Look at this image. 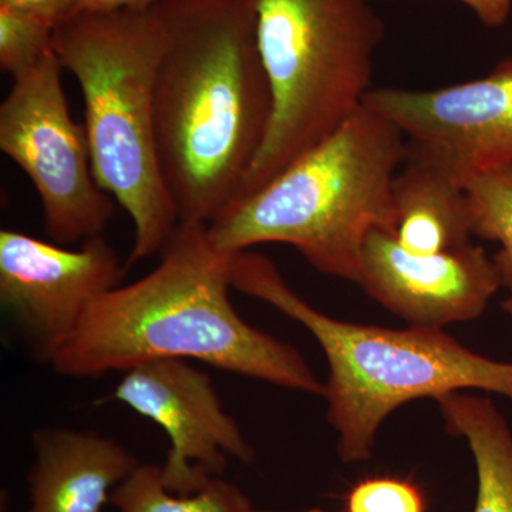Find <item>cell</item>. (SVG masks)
Listing matches in <instances>:
<instances>
[{
  "label": "cell",
  "instance_id": "cell-1",
  "mask_svg": "<svg viewBox=\"0 0 512 512\" xmlns=\"http://www.w3.org/2000/svg\"><path fill=\"white\" fill-rule=\"evenodd\" d=\"M164 46L154 124L180 224L210 225L238 201L264 146L272 94L251 0H158Z\"/></svg>",
  "mask_w": 512,
  "mask_h": 512
},
{
  "label": "cell",
  "instance_id": "cell-16",
  "mask_svg": "<svg viewBox=\"0 0 512 512\" xmlns=\"http://www.w3.org/2000/svg\"><path fill=\"white\" fill-rule=\"evenodd\" d=\"M474 237L498 242L493 256L501 286L512 296V163L491 168L468 178Z\"/></svg>",
  "mask_w": 512,
  "mask_h": 512
},
{
  "label": "cell",
  "instance_id": "cell-10",
  "mask_svg": "<svg viewBox=\"0 0 512 512\" xmlns=\"http://www.w3.org/2000/svg\"><path fill=\"white\" fill-rule=\"evenodd\" d=\"M114 399L153 420L170 437L163 467L171 493H198L221 477L228 457L254 460V448L227 412L211 377L188 360H153L124 373Z\"/></svg>",
  "mask_w": 512,
  "mask_h": 512
},
{
  "label": "cell",
  "instance_id": "cell-22",
  "mask_svg": "<svg viewBox=\"0 0 512 512\" xmlns=\"http://www.w3.org/2000/svg\"><path fill=\"white\" fill-rule=\"evenodd\" d=\"M504 312L507 313L508 316L512 319V296L510 298L505 299L503 302Z\"/></svg>",
  "mask_w": 512,
  "mask_h": 512
},
{
  "label": "cell",
  "instance_id": "cell-12",
  "mask_svg": "<svg viewBox=\"0 0 512 512\" xmlns=\"http://www.w3.org/2000/svg\"><path fill=\"white\" fill-rule=\"evenodd\" d=\"M32 443L28 512H100L138 466L121 444L94 431L46 427Z\"/></svg>",
  "mask_w": 512,
  "mask_h": 512
},
{
  "label": "cell",
  "instance_id": "cell-4",
  "mask_svg": "<svg viewBox=\"0 0 512 512\" xmlns=\"http://www.w3.org/2000/svg\"><path fill=\"white\" fill-rule=\"evenodd\" d=\"M231 286L301 323L319 343L329 365L326 417L345 463L370 458L384 421L413 400L478 389L512 403V363L478 355L443 329L379 328L325 315L293 292L271 259L251 249L232 258Z\"/></svg>",
  "mask_w": 512,
  "mask_h": 512
},
{
  "label": "cell",
  "instance_id": "cell-13",
  "mask_svg": "<svg viewBox=\"0 0 512 512\" xmlns=\"http://www.w3.org/2000/svg\"><path fill=\"white\" fill-rule=\"evenodd\" d=\"M394 239L416 255L471 244L473 221L466 187L419 161L406 160L393 183Z\"/></svg>",
  "mask_w": 512,
  "mask_h": 512
},
{
  "label": "cell",
  "instance_id": "cell-2",
  "mask_svg": "<svg viewBox=\"0 0 512 512\" xmlns=\"http://www.w3.org/2000/svg\"><path fill=\"white\" fill-rule=\"evenodd\" d=\"M234 255L208 225L178 224L150 274L104 293L50 365L94 379L153 360H195L235 375L322 396L298 349L248 325L229 299Z\"/></svg>",
  "mask_w": 512,
  "mask_h": 512
},
{
  "label": "cell",
  "instance_id": "cell-20",
  "mask_svg": "<svg viewBox=\"0 0 512 512\" xmlns=\"http://www.w3.org/2000/svg\"><path fill=\"white\" fill-rule=\"evenodd\" d=\"M457 2L473 10L485 28H501L510 19L512 0H457Z\"/></svg>",
  "mask_w": 512,
  "mask_h": 512
},
{
  "label": "cell",
  "instance_id": "cell-9",
  "mask_svg": "<svg viewBox=\"0 0 512 512\" xmlns=\"http://www.w3.org/2000/svg\"><path fill=\"white\" fill-rule=\"evenodd\" d=\"M124 274L126 266L103 235L72 251L0 231V303L43 362L52 363L90 306L120 286Z\"/></svg>",
  "mask_w": 512,
  "mask_h": 512
},
{
  "label": "cell",
  "instance_id": "cell-21",
  "mask_svg": "<svg viewBox=\"0 0 512 512\" xmlns=\"http://www.w3.org/2000/svg\"><path fill=\"white\" fill-rule=\"evenodd\" d=\"M158 0H82V12H113L123 9L150 8Z\"/></svg>",
  "mask_w": 512,
  "mask_h": 512
},
{
  "label": "cell",
  "instance_id": "cell-11",
  "mask_svg": "<svg viewBox=\"0 0 512 512\" xmlns=\"http://www.w3.org/2000/svg\"><path fill=\"white\" fill-rule=\"evenodd\" d=\"M356 284L410 326L431 329L480 318L503 288L483 247L416 255L384 231L366 239Z\"/></svg>",
  "mask_w": 512,
  "mask_h": 512
},
{
  "label": "cell",
  "instance_id": "cell-8",
  "mask_svg": "<svg viewBox=\"0 0 512 512\" xmlns=\"http://www.w3.org/2000/svg\"><path fill=\"white\" fill-rule=\"evenodd\" d=\"M363 106L402 130L407 160L463 185L512 163V59L480 79L440 89L373 87Z\"/></svg>",
  "mask_w": 512,
  "mask_h": 512
},
{
  "label": "cell",
  "instance_id": "cell-5",
  "mask_svg": "<svg viewBox=\"0 0 512 512\" xmlns=\"http://www.w3.org/2000/svg\"><path fill=\"white\" fill-rule=\"evenodd\" d=\"M163 46L157 3L80 12L55 29L57 59L82 92L83 127L97 183L133 221L128 264L160 254L180 224L161 174L154 124Z\"/></svg>",
  "mask_w": 512,
  "mask_h": 512
},
{
  "label": "cell",
  "instance_id": "cell-7",
  "mask_svg": "<svg viewBox=\"0 0 512 512\" xmlns=\"http://www.w3.org/2000/svg\"><path fill=\"white\" fill-rule=\"evenodd\" d=\"M56 53L13 79L0 106V150L33 184L57 245L99 237L114 198L97 183L83 126L70 116Z\"/></svg>",
  "mask_w": 512,
  "mask_h": 512
},
{
  "label": "cell",
  "instance_id": "cell-18",
  "mask_svg": "<svg viewBox=\"0 0 512 512\" xmlns=\"http://www.w3.org/2000/svg\"><path fill=\"white\" fill-rule=\"evenodd\" d=\"M345 512H426V500L420 488L410 481L367 478L346 495Z\"/></svg>",
  "mask_w": 512,
  "mask_h": 512
},
{
  "label": "cell",
  "instance_id": "cell-14",
  "mask_svg": "<svg viewBox=\"0 0 512 512\" xmlns=\"http://www.w3.org/2000/svg\"><path fill=\"white\" fill-rule=\"evenodd\" d=\"M451 436L466 439L476 463L473 512H512V430L493 400L453 392L434 400Z\"/></svg>",
  "mask_w": 512,
  "mask_h": 512
},
{
  "label": "cell",
  "instance_id": "cell-3",
  "mask_svg": "<svg viewBox=\"0 0 512 512\" xmlns=\"http://www.w3.org/2000/svg\"><path fill=\"white\" fill-rule=\"evenodd\" d=\"M406 160L402 130L363 106L208 225L212 245L228 255L291 245L322 274L356 284L369 235L394 237L393 183Z\"/></svg>",
  "mask_w": 512,
  "mask_h": 512
},
{
  "label": "cell",
  "instance_id": "cell-15",
  "mask_svg": "<svg viewBox=\"0 0 512 512\" xmlns=\"http://www.w3.org/2000/svg\"><path fill=\"white\" fill-rule=\"evenodd\" d=\"M119 512H245L247 495L222 478H212L201 491L174 497L163 481V467L138 464L110 495Z\"/></svg>",
  "mask_w": 512,
  "mask_h": 512
},
{
  "label": "cell",
  "instance_id": "cell-17",
  "mask_svg": "<svg viewBox=\"0 0 512 512\" xmlns=\"http://www.w3.org/2000/svg\"><path fill=\"white\" fill-rule=\"evenodd\" d=\"M55 29L45 19L0 5V69L13 79L35 69L55 52Z\"/></svg>",
  "mask_w": 512,
  "mask_h": 512
},
{
  "label": "cell",
  "instance_id": "cell-6",
  "mask_svg": "<svg viewBox=\"0 0 512 512\" xmlns=\"http://www.w3.org/2000/svg\"><path fill=\"white\" fill-rule=\"evenodd\" d=\"M251 5L272 119L238 201L362 109L384 37L383 20L370 0H251Z\"/></svg>",
  "mask_w": 512,
  "mask_h": 512
},
{
  "label": "cell",
  "instance_id": "cell-23",
  "mask_svg": "<svg viewBox=\"0 0 512 512\" xmlns=\"http://www.w3.org/2000/svg\"><path fill=\"white\" fill-rule=\"evenodd\" d=\"M245 512H268V511H255V510H252V507L249 508V510L245 511ZM305 512H326V511H322V510H309V511H305Z\"/></svg>",
  "mask_w": 512,
  "mask_h": 512
},
{
  "label": "cell",
  "instance_id": "cell-19",
  "mask_svg": "<svg viewBox=\"0 0 512 512\" xmlns=\"http://www.w3.org/2000/svg\"><path fill=\"white\" fill-rule=\"evenodd\" d=\"M0 5L30 13L55 26L82 12V0H0Z\"/></svg>",
  "mask_w": 512,
  "mask_h": 512
}]
</instances>
